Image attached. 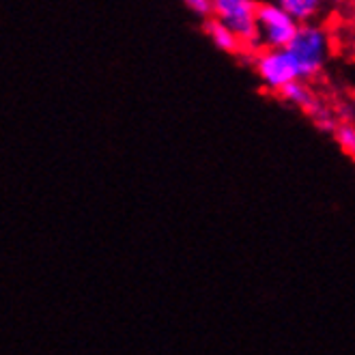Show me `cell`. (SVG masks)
I'll return each mask as SVG.
<instances>
[{
    "label": "cell",
    "mask_w": 355,
    "mask_h": 355,
    "mask_svg": "<svg viewBox=\"0 0 355 355\" xmlns=\"http://www.w3.org/2000/svg\"><path fill=\"white\" fill-rule=\"evenodd\" d=\"M274 3H278L284 11H288L300 24L315 22L325 7L323 0H274Z\"/></svg>",
    "instance_id": "6"
},
{
    "label": "cell",
    "mask_w": 355,
    "mask_h": 355,
    "mask_svg": "<svg viewBox=\"0 0 355 355\" xmlns=\"http://www.w3.org/2000/svg\"><path fill=\"white\" fill-rule=\"evenodd\" d=\"M257 13H259L257 0H214L211 5V15L218 17L226 26H231L239 35L248 54H254L261 48Z\"/></svg>",
    "instance_id": "3"
},
{
    "label": "cell",
    "mask_w": 355,
    "mask_h": 355,
    "mask_svg": "<svg viewBox=\"0 0 355 355\" xmlns=\"http://www.w3.org/2000/svg\"><path fill=\"white\" fill-rule=\"evenodd\" d=\"M252 67L261 85L274 95H280L286 87L293 82L302 80L300 67L293 58V54L286 50H271V48H259L252 54Z\"/></svg>",
    "instance_id": "2"
},
{
    "label": "cell",
    "mask_w": 355,
    "mask_h": 355,
    "mask_svg": "<svg viewBox=\"0 0 355 355\" xmlns=\"http://www.w3.org/2000/svg\"><path fill=\"white\" fill-rule=\"evenodd\" d=\"M353 19H355V15H353Z\"/></svg>",
    "instance_id": "12"
},
{
    "label": "cell",
    "mask_w": 355,
    "mask_h": 355,
    "mask_svg": "<svg viewBox=\"0 0 355 355\" xmlns=\"http://www.w3.org/2000/svg\"><path fill=\"white\" fill-rule=\"evenodd\" d=\"M278 97H280L282 101H286L288 106L300 108V110L306 112V114H308V110L317 103V95L312 93V89L308 87V82H306V80L293 82V85L286 87Z\"/></svg>",
    "instance_id": "7"
},
{
    "label": "cell",
    "mask_w": 355,
    "mask_h": 355,
    "mask_svg": "<svg viewBox=\"0 0 355 355\" xmlns=\"http://www.w3.org/2000/svg\"><path fill=\"white\" fill-rule=\"evenodd\" d=\"M259 39L261 48H271V50H286L293 39L300 33V22L284 11L278 3H259Z\"/></svg>",
    "instance_id": "4"
},
{
    "label": "cell",
    "mask_w": 355,
    "mask_h": 355,
    "mask_svg": "<svg viewBox=\"0 0 355 355\" xmlns=\"http://www.w3.org/2000/svg\"><path fill=\"white\" fill-rule=\"evenodd\" d=\"M334 140L340 147V151L355 162V123L351 121H340L336 132H334Z\"/></svg>",
    "instance_id": "8"
},
{
    "label": "cell",
    "mask_w": 355,
    "mask_h": 355,
    "mask_svg": "<svg viewBox=\"0 0 355 355\" xmlns=\"http://www.w3.org/2000/svg\"><path fill=\"white\" fill-rule=\"evenodd\" d=\"M353 99H355V89H353Z\"/></svg>",
    "instance_id": "11"
},
{
    "label": "cell",
    "mask_w": 355,
    "mask_h": 355,
    "mask_svg": "<svg viewBox=\"0 0 355 355\" xmlns=\"http://www.w3.org/2000/svg\"><path fill=\"white\" fill-rule=\"evenodd\" d=\"M202 31H205V35L209 39H211V44L218 50H222L226 54H248V50L243 46V41L239 39V35L231 26H226L224 22H220L218 17H214V15L205 17Z\"/></svg>",
    "instance_id": "5"
},
{
    "label": "cell",
    "mask_w": 355,
    "mask_h": 355,
    "mask_svg": "<svg viewBox=\"0 0 355 355\" xmlns=\"http://www.w3.org/2000/svg\"><path fill=\"white\" fill-rule=\"evenodd\" d=\"M183 3L190 7L194 13H198L200 17H209V15H211L214 0H183Z\"/></svg>",
    "instance_id": "9"
},
{
    "label": "cell",
    "mask_w": 355,
    "mask_h": 355,
    "mask_svg": "<svg viewBox=\"0 0 355 355\" xmlns=\"http://www.w3.org/2000/svg\"><path fill=\"white\" fill-rule=\"evenodd\" d=\"M323 3H325V5H334V7H336V5L345 3V0H323Z\"/></svg>",
    "instance_id": "10"
},
{
    "label": "cell",
    "mask_w": 355,
    "mask_h": 355,
    "mask_svg": "<svg viewBox=\"0 0 355 355\" xmlns=\"http://www.w3.org/2000/svg\"><path fill=\"white\" fill-rule=\"evenodd\" d=\"M288 52L293 54L297 62L302 80L310 82L319 78L325 69V62L331 52V37L317 22L302 24L293 44L288 46Z\"/></svg>",
    "instance_id": "1"
}]
</instances>
